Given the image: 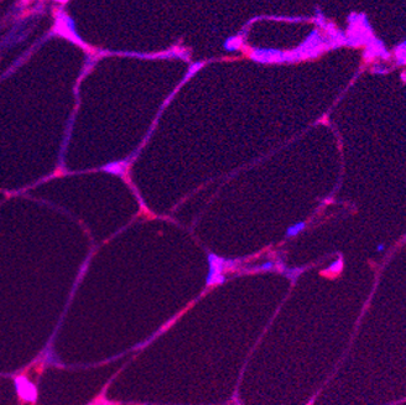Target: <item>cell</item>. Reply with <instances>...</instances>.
I'll return each instance as SVG.
<instances>
[{"mask_svg": "<svg viewBox=\"0 0 406 405\" xmlns=\"http://www.w3.org/2000/svg\"><path fill=\"white\" fill-rule=\"evenodd\" d=\"M15 388L19 397L28 403H35L37 399V389L28 377L19 376L15 378Z\"/></svg>", "mask_w": 406, "mask_h": 405, "instance_id": "1", "label": "cell"}]
</instances>
